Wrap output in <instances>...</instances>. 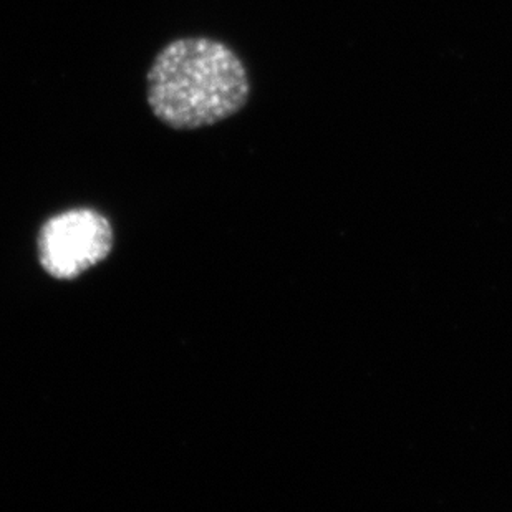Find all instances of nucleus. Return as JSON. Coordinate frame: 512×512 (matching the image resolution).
Wrapping results in <instances>:
<instances>
[{
    "mask_svg": "<svg viewBox=\"0 0 512 512\" xmlns=\"http://www.w3.org/2000/svg\"><path fill=\"white\" fill-rule=\"evenodd\" d=\"M251 97L242 58L223 40L193 35L171 40L146 73V102L173 130H198L237 115Z\"/></svg>",
    "mask_w": 512,
    "mask_h": 512,
    "instance_id": "1",
    "label": "nucleus"
},
{
    "mask_svg": "<svg viewBox=\"0 0 512 512\" xmlns=\"http://www.w3.org/2000/svg\"><path fill=\"white\" fill-rule=\"evenodd\" d=\"M112 246L107 219L90 209H75L50 219L40 231V262L50 276L70 281L102 262Z\"/></svg>",
    "mask_w": 512,
    "mask_h": 512,
    "instance_id": "2",
    "label": "nucleus"
}]
</instances>
